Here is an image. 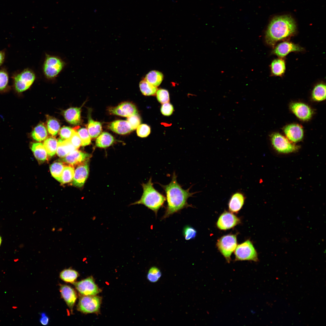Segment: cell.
<instances>
[{"mask_svg": "<svg viewBox=\"0 0 326 326\" xmlns=\"http://www.w3.org/2000/svg\"><path fill=\"white\" fill-rule=\"evenodd\" d=\"M158 184L165 191L167 202V206L162 219L168 217L184 208L192 207L188 203L187 201L195 192H190V187L187 190L184 189L177 182V176L175 172H173L171 180L169 184L163 185Z\"/></svg>", "mask_w": 326, "mask_h": 326, "instance_id": "1", "label": "cell"}, {"mask_svg": "<svg viewBox=\"0 0 326 326\" xmlns=\"http://www.w3.org/2000/svg\"><path fill=\"white\" fill-rule=\"evenodd\" d=\"M296 25L290 16L283 15L273 18L270 23L265 35L266 43L273 46L278 41L294 34Z\"/></svg>", "mask_w": 326, "mask_h": 326, "instance_id": "2", "label": "cell"}, {"mask_svg": "<svg viewBox=\"0 0 326 326\" xmlns=\"http://www.w3.org/2000/svg\"><path fill=\"white\" fill-rule=\"evenodd\" d=\"M143 192L140 200L131 205L142 204L153 211L157 215L158 211L164 205L166 197L153 187L151 177L146 183L142 184Z\"/></svg>", "mask_w": 326, "mask_h": 326, "instance_id": "3", "label": "cell"}, {"mask_svg": "<svg viewBox=\"0 0 326 326\" xmlns=\"http://www.w3.org/2000/svg\"><path fill=\"white\" fill-rule=\"evenodd\" d=\"M65 62L60 57L46 54L43 65V71L45 77L53 79L57 77L65 66Z\"/></svg>", "mask_w": 326, "mask_h": 326, "instance_id": "4", "label": "cell"}, {"mask_svg": "<svg viewBox=\"0 0 326 326\" xmlns=\"http://www.w3.org/2000/svg\"><path fill=\"white\" fill-rule=\"evenodd\" d=\"M11 77L15 89L18 92H21L31 86L35 80L36 76L32 70L26 68L21 72L14 74Z\"/></svg>", "mask_w": 326, "mask_h": 326, "instance_id": "5", "label": "cell"}, {"mask_svg": "<svg viewBox=\"0 0 326 326\" xmlns=\"http://www.w3.org/2000/svg\"><path fill=\"white\" fill-rule=\"evenodd\" d=\"M101 302V298L96 295H81L77 309L84 314L97 313L99 311Z\"/></svg>", "mask_w": 326, "mask_h": 326, "instance_id": "6", "label": "cell"}, {"mask_svg": "<svg viewBox=\"0 0 326 326\" xmlns=\"http://www.w3.org/2000/svg\"><path fill=\"white\" fill-rule=\"evenodd\" d=\"M216 245L220 252L229 263L231 255L237 246L236 235L229 234L222 236L218 240Z\"/></svg>", "mask_w": 326, "mask_h": 326, "instance_id": "7", "label": "cell"}, {"mask_svg": "<svg viewBox=\"0 0 326 326\" xmlns=\"http://www.w3.org/2000/svg\"><path fill=\"white\" fill-rule=\"evenodd\" d=\"M235 260L258 261V255L252 242L248 240L237 246L235 250Z\"/></svg>", "mask_w": 326, "mask_h": 326, "instance_id": "8", "label": "cell"}, {"mask_svg": "<svg viewBox=\"0 0 326 326\" xmlns=\"http://www.w3.org/2000/svg\"><path fill=\"white\" fill-rule=\"evenodd\" d=\"M72 283L82 295H96L101 291V290L95 283L92 276Z\"/></svg>", "mask_w": 326, "mask_h": 326, "instance_id": "9", "label": "cell"}, {"mask_svg": "<svg viewBox=\"0 0 326 326\" xmlns=\"http://www.w3.org/2000/svg\"><path fill=\"white\" fill-rule=\"evenodd\" d=\"M272 144L278 152L288 153L297 150L298 147L290 142L288 139L278 133L273 134L271 136Z\"/></svg>", "mask_w": 326, "mask_h": 326, "instance_id": "10", "label": "cell"}, {"mask_svg": "<svg viewBox=\"0 0 326 326\" xmlns=\"http://www.w3.org/2000/svg\"><path fill=\"white\" fill-rule=\"evenodd\" d=\"M241 222L240 219L232 213L225 211L219 217L216 225L220 230H226L233 228Z\"/></svg>", "mask_w": 326, "mask_h": 326, "instance_id": "11", "label": "cell"}, {"mask_svg": "<svg viewBox=\"0 0 326 326\" xmlns=\"http://www.w3.org/2000/svg\"><path fill=\"white\" fill-rule=\"evenodd\" d=\"M89 165L86 161L80 164L76 169L72 182V184L76 187L83 186L88 175Z\"/></svg>", "mask_w": 326, "mask_h": 326, "instance_id": "12", "label": "cell"}, {"mask_svg": "<svg viewBox=\"0 0 326 326\" xmlns=\"http://www.w3.org/2000/svg\"><path fill=\"white\" fill-rule=\"evenodd\" d=\"M109 111L111 114L123 117H128L138 114L135 105L127 102H123L116 107L111 108Z\"/></svg>", "mask_w": 326, "mask_h": 326, "instance_id": "13", "label": "cell"}, {"mask_svg": "<svg viewBox=\"0 0 326 326\" xmlns=\"http://www.w3.org/2000/svg\"><path fill=\"white\" fill-rule=\"evenodd\" d=\"M290 108L295 115L300 119L307 120L311 118L313 114L311 108L307 105L300 102H295L290 105Z\"/></svg>", "mask_w": 326, "mask_h": 326, "instance_id": "14", "label": "cell"}, {"mask_svg": "<svg viewBox=\"0 0 326 326\" xmlns=\"http://www.w3.org/2000/svg\"><path fill=\"white\" fill-rule=\"evenodd\" d=\"M59 290L62 297L64 299L72 313L77 296L76 292L71 286L66 285L60 284Z\"/></svg>", "mask_w": 326, "mask_h": 326, "instance_id": "15", "label": "cell"}, {"mask_svg": "<svg viewBox=\"0 0 326 326\" xmlns=\"http://www.w3.org/2000/svg\"><path fill=\"white\" fill-rule=\"evenodd\" d=\"M284 131L287 138L290 141L296 142L301 140L303 136L302 128L296 124H292L284 128Z\"/></svg>", "mask_w": 326, "mask_h": 326, "instance_id": "16", "label": "cell"}, {"mask_svg": "<svg viewBox=\"0 0 326 326\" xmlns=\"http://www.w3.org/2000/svg\"><path fill=\"white\" fill-rule=\"evenodd\" d=\"M303 49L300 46L293 43L284 42L279 44L273 50V53L280 57L286 56L292 52L302 51Z\"/></svg>", "mask_w": 326, "mask_h": 326, "instance_id": "17", "label": "cell"}, {"mask_svg": "<svg viewBox=\"0 0 326 326\" xmlns=\"http://www.w3.org/2000/svg\"><path fill=\"white\" fill-rule=\"evenodd\" d=\"M90 157L89 154L75 149L67 155L62 160L72 166L83 163Z\"/></svg>", "mask_w": 326, "mask_h": 326, "instance_id": "18", "label": "cell"}, {"mask_svg": "<svg viewBox=\"0 0 326 326\" xmlns=\"http://www.w3.org/2000/svg\"><path fill=\"white\" fill-rule=\"evenodd\" d=\"M245 200V197L243 193L237 192L233 194L228 203L229 210L231 213H238L243 206Z\"/></svg>", "mask_w": 326, "mask_h": 326, "instance_id": "19", "label": "cell"}, {"mask_svg": "<svg viewBox=\"0 0 326 326\" xmlns=\"http://www.w3.org/2000/svg\"><path fill=\"white\" fill-rule=\"evenodd\" d=\"M109 128L119 134L124 135L133 131L127 120H118L113 121L108 126Z\"/></svg>", "mask_w": 326, "mask_h": 326, "instance_id": "20", "label": "cell"}, {"mask_svg": "<svg viewBox=\"0 0 326 326\" xmlns=\"http://www.w3.org/2000/svg\"><path fill=\"white\" fill-rule=\"evenodd\" d=\"M76 149L72 144L69 140L59 139L56 149L57 155L61 157H64Z\"/></svg>", "mask_w": 326, "mask_h": 326, "instance_id": "21", "label": "cell"}, {"mask_svg": "<svg viewBox=\"0 0 326 326\" xmlns=\"http://www.w3.org/2000/svg\"><path fill=\"white\" fill-rule=\"evenodd\" d=\"M64 116L69 123L74 125L78 124L81 121V108H69L64 112Z\"/></svg>", "mask_w": 326, "mask_h": 326, "instance_id": "22", "label": "cell"}, {"mask_svg": "<svg viewBox=\"0 0 326 326\" xmlns=\"http://www.w3.org/2000/svg\"><path fill=\"white\" fill-rule=\"evenodd\" d=\"M115 141L113 136L109 133L104 132L96 139L95 144L98 147L105 148L112 145Z\"/></svg>", "mask_w": 326, "mask_h": 326, "instance_id": "23", "label": "cell"}, {"mask_svg": "<svg viewBox=\"0 0 326 326\" xmlns=\"http://www.w3.org/2000/svg\"><path fill=\"white\" fill-rule=\"evenodd\" d=\"M90 113H89L88 115L87 129L91 138H94L97 137L100 134L102 130V125L100 122L94 120L91 118Z\"/></svg>", "mask_w": 326, "mask_h": 326, "instance_id": "24", "label": "cell"}, {"mask_svg": "<svg viewBox=\"0 0 326 326\" xmlns=\"http://www.w3.org/2000/svg\"><path fill=\"white\" fill-rule=\"evenodd\" d=\"M31 149L37 159L42 161L46 160L47 153L42 143H33L31 145Z\"/></svg>", "mask_w": 326, "mask_h": 326, "instance_id": "25", "label": "cell"}, {"mask_svg": "<svg viewBox=\"0 0 326 326\" xmlns=\"http://www.w3.org/2000/svg\"><path fill=\"white\" fill-rule=\"evenodd\" d=\"M163 78L162 74L157 71L152 70L149 72L144 78L149 83L157 87L162 82Z\"/></svg>", "mask_w": 326, "mask_h": 326, "instance_id": "26", "label": "cell"}, {"mask_svg": "<svg viewBox=\"0 0 326 326\" xmlns=\"http://www.w3.org/2000/svg\"><path fill=\"white\" fill-rule=\"evenodd\" d=\"M140 90L145 96H154L155 95L157 88L150 84L145 79L141 80L139 84Z\"/></svg>", "mask_w": 326, "mask_h": 326, "instance_id": "27", "label": "cell"}, {"mask_svg": "<svg viewBox=\"0 0 326 326\" xmlns=\"http://www.w3.org/2000/svg\"><path fill=\"white\" fill-rule=\"evenodd\" d=\"M79 276L77 271L70 268L63 270L59 275L60 277L63 281L72 283L75 282Z\"/></svg>", "mask_w": 326, "mask_h": 326, "instance_id": "28", "label": "cell"}, {"mask_svg": "<svg viewBox=\"0 0 326 326\" xmlns=\"http://www.w3.org/2000/svg\"><path fill=\"white\" fill-rule=\"evenodd\" d=\"M312 97L315 101H320L326 98V85L323 84L316 85L313 89Z\"/></svg>", "mask_w": 326, "mask_h": 326, "instance_id": "29", "label": "cell"}, {"mask_svg": "<svg viewBox=\"0 0 326 326\" xmlns=\"http://www.w3.org/2000/svg\"><path fill=\"white\" fill-rule=\"evenodd\" d=\"M271 68L273 74L276 76H281L285 71V62L281 59H275L272 62Z\"/></svg>", "mask_w": 326, "mask_h": 326, "instance_id": "30", "label": "cell"}, {"mask_svg": "<svg viewBox=\"0 0 326 326\" xmlns=\"http://www.w3.org/2000/svg\"><path fill=\"white\" fill-rule=\"evenodd\" d=\"M47 135L46 129L42 124L37 126L31 133V136L35 140L40 142L44 140Z\"/></svg>", "mask_w": 326, "mask_h": 326, "instance_id": "31", "label": "cell"}, {"mask_svg": "<svg viewBox=\"0 0 326 326\" xmlns=\"http://www.w3.org/2000/svg\"><path fill=\"white\" fill-rule=\"evenodd\" d=\"M65 166L61 162H56L52 164L50 170L52 176L60 182L61 176Z\"/></svg>", "mask_w": 326, "mask_h": 326, "instance_id": "32", "label": "cell"}, {"mask_svg": "<svg viewBox=\"0 0 326 326\" xmlns=\"http://www.w3.org/2000/svg\"><path fill=\"white\" fill-rule=\"evenodd\" d=\"M57 143V140L53 137L47 138L44 141L43 145L47 154L50 156L54 155L56 153Z\"/></svg>", "mask_w": 326, "mask_h": 326, "instance_id": "33", "label": "cell"}, {"mask_svg": "<svg viewBox=\"0 0 326 326\" xmlns=\"http://www.w3.org/2000/svg\"><path fill=\"white\" fill-rule=\"evenodd\" d=\"M74 169L72 166H65L62 174L60 182L65 184L71 181L74 174Z\"/></svg>", "mask_w": 326, "mask_h": 326, "instance_id": "34", "label": "cell"}, {"mask_svg": "<svg viewBox=\"0 0 326 326\" xmlns=\"http://www.w3.org/2000/svg\"><path fill=\"white\" fill-rule=\"evenodd\" d=\"M47 128L48 132L53 136L56 135L59 131L60 125L59 122L56 119L48 116Z\"/></svg>", "mask_w": 326, "mask_h": 326, "instance_id": "35", "label": "cell"}, {"mask_svg": "<svg viewBox=\"0 0 326 326\" xmlns=\"http://www.w3.org/2000/svg\"><path fill=\"white\" fill-rule=\"evenodd\" d=\"M77 132L81 140L82 145L85 146L91 143V137L87 129L81 128L78 130Z\"/></svg>", "mask_w": 326, "mask_h": 326, "instance_id": "36", "label": "cell"}, {"mask_svg": "<svg viewBox=\"0 0 326 326\" xmlns=\"http://www.w3.org/2000/svg\"><path fill=\"white\" fill-rule=\"evenodd\" d=\"M9 81V75L5 68L0 69V91L5 90L7 87Z\"/></svg>", "mask_w": 326, "mask_h": 326, "instance_id": "37", "label": "cell"}, {"mask_svg": "<svg viewBox=\"0 0 326 326\" xmlns=\"http://www.w3.org/2000/svg\"><path fill=\"white\" fill-rule=\"evenodd\" d=\"M156 94L158 101L161 104H163L169 101V95L168 91L165 89L158 90Z\"/></svg>", "mask_w": 326, "mask_h": 326, "instance_id": "38", "label": "cell"}, {"mask_svg": "<svg viewBox=\"0 0 326 326\" xmlns=\"http://www.w3.org/2000/svg\"><path fill=\"white\" fill-rule=\"evenodd\" d=\"M161 276L159 270L156 267H152L149 269L148 272L147 278L150 281L154 282L159 279Z\"/></svg>", "mask_w": 326, "mask_h": 326, "instance_id": "39", "label": "cell"}, {"mask_svg": "<svg viewBox=\"0 0 326 326\" xmlns=\"http://www.w3.org/2000/svg\"><path fill=\"white\" fill-rule=\"evenodd\" d=\"M136 129L137 135L141 137H146L148 136L150 133V127L146 124L139 125Z\"/></svg>", "mask_w": 326, "mask_h": 326, "instance_id": "40", "label": "cell"}, {"mask_svg": "<svg viewBox=\"0 0 326 326\" xmlns=\"http://www.w3.org/2000/svg\"><path fill=\"white\" fill-rule=\"evenodd\" d=\"M183 233L184 238L187 240L194 238L197 235L196 230L193 227L189 225L184 227Z\"/></svg>", "mask_w": 326, "mask_h": 326, "instance_id": "41", "label": "cell"}, {"mask_svg": "<svg viewBox=\"0 0 326 326\" xmlns=\"http://www.w3.org/2000/svg\"><path fill=\"white\" fill-rule=\"evenodd\" d=\"M127 121L133 130L137 128L141 122L140 118L138 114L127 117Z\"/></svg>", "mask_w": 326, "mask_h": 326, "instance_id": "42", "label": "cell"}, {"mask_svg": "<svg viewBox=\"0 0 326 326\" xmlns=\"http://www.w3.org/2000/svg\"><path fill=\"white\" fill-rule=\"evenodd\" d=\"M74 131L70 127L64 126L60 129L59 135L62 139H68L71 137Z\"/></svg>", "mask_w": 326, "mask_h": 326, "instance_id": "43", "label": "cell"}, {"mask_svg": "<svg viewBox=\"0 0 326 326\" xmlns=\"http://www.w3.org/2000/svg\"><path fill=\"white\" fill-rule=\"evenodd\" d=\"M69 139L76 149L79 148L82 145L81 139L78 132L75 130L71 137Z\"/></svg>", "mask_w": 326, "mask_h": 326, "instance_id": "44", "label": "cell"}, {"mask_svg": "<svg viewBox=\"0 0 326 326\" xmlns=\"http://www.w3.org/2000/svg\"><path fill=\"white\" fill-rule=\"evenodd\" d=\"M161 111L164 115L169 116L174 111L173 106L170 103L168 102L163 104L161 108Z\"/></svg>", "mask_w": 326, "mask_h": 326, "instance_id": "45", "label": "cell"}, {"mask_svg": "<svg viewBox=\"0 0 326 326\" xmlns=\"http://www.w3.org/2000/svg\"><path fill=\"white\" fill-rule=\"evenodd\" d=\"M40 323L43 325H47L49 324V319L46 314L44 312L40 314Z\"/></svg>", "mask_w": 326, "mask_h": 326, "instance_id": "46", "label": "cell"}, {"mask_svg": "<svg viewBox=\"0 0 326 326\" xmlns=\"http://www.w3.org/2000/svg\"><path fill=\"white\" fill-rule=\"evenodd\" d=\"M5 58V53L4 51L0 50V66L4 62Z\"/></svg>", "mask_w": 326, "mask_h": 326, "instance_id": "47", "label": "cell"}, {"mask_svg": "<svg viewBox=\"0 0 326 326\" xmlns=\"http://www.w3.org/2000/svg\"><path fill=\"white\" fill-rule=\"evenodd\" d=\"M12 308L13 309H16L17 308V307L16 306H13Z\"/></svg>", "mask_w": 326, "mask_h": 326, "instance_id": "48", "label": "cell"}, {"mask_svg": "<svg viewBox=\"0 0 326 326\" xmlns=\"http://www.w3.org/2000/svg\"><path fill=\"white\" fill-rule=\"evenodd\" d=\"M1 242H2V239H1V237L0 236V245H1Z\"/></svg>", "mask_w": 326, "mask_h": 326, "instance_id": "49", "label": "cell"}]
</instances>
